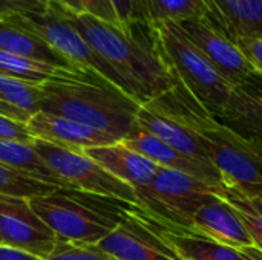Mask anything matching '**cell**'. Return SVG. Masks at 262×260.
Returning <instances> with one entry per match:
<instances>
[{"label":"cell","instance_id":"cell-14","mask_svg":"<svg viewBox=\"0 0 262 260\" xmlns=\"http://www.w3.org/2000/svg\"><path fill=\"white\" fill-rule=\"evenodd\" d=\"M186 231L206 236L238 251L255 247L239 216L223 198L200 207L190 218Z\"/></svg>","mask_w":262,"mask_h":260},{"label":"cell","instance_id":"cell-33","mask_svg":"<svg viewBox=\"0 0 262 260\" xmlns=\"http://www.w3.org/2000/svg\"><path fill=\"white\" fill-rule=\"evenodd\" d=\"M0 260H43L34 254L21 251L18 248L0 244Z\"/></svg>","mask_w":262,"mask_h":260},{"label":"cell","instance_id":"cell-5","mask_svg":"<svg viewBox=\"0 0 262 260\" xmlns=\"http://www.w3.org/2000/svg\"><path fill=\"white\" fill-rule=\"evenodd\" d=\"M152 44L175 80L213 118L221 120L233 86L184 35L177 23L160 21L149 26Z\"/></svg>","mask_w":262,"mask_h":260},{"label":"cell","instance_id":"cell-11","mask_svg":"<svg viewBox=\"0 0 262 260\" xmlns=\"http://www.w3.org/2000/svg\"><path fill=\"white\" fill-rule=\"evenodd\" d=\"M177 25L233 87L247 84L256 75V70L238 44L207 18H196Z\"/></svg>","mask_w":262,"mask_h":260},{"label":"cell","instance_id":"cell-28","mask_svg":"<svg viewBox=\"0 0 262 260\" xmlns=\"http://www.w3.org/2000/svg\"><path fill=\"white\" fill-rule=\"evenodd\" d=\"M46 260H118L92 244H78L57 239L52 253Z\"/></svg>","mask_w":262,"mask_h":260},{"label":"cell","instance_id":"cell-30","mask_svg":"<svg viewBox=\"0 0 262 260\" xmlns=\"http://www.w3.org/2000/svg\"><path fill=\"white\" fill-rule=\"evenodd\" d=\"M51 0H0V20L48 11Z\"/></svg>","mask_w":262,"mask_h":260},{"label":"cell","instance_id":"cell-25","mask_svg":"<svg viewBox=\"0 0 262 260\" xmlns=\"http://www.w3.org/2000/svg\"><path fill=\"white\" fill-rule=\"evenodd\" d=\"M221 198L236 211L243 225L249 231L255 247L262 251V199L250 198L239 192L224 188Z\"/></svg>","mask_w":262,"mask_h":260},{"label":"cell","instance_id":"cell-32","mask_svg":"<svg viewBox=\"0 0 262 260\" xmlns=\"http://www.w3.org/2000/svg\"><path fill=\"white\" fill-rule=\"evenodd\" d=\"M0 139H9V141H18L25 144H31L34 138L29 135L26 124L17 123L14 120H9L6 116L0 115Z\"/></svg>","mask_w":262,"mask_h":260},{"label":"cell","instance_id":"cell-13","mask_svg":"<svg viewBox=\"0 0 262 260\" xmlns=\"http://www.w3.org/2000/svg\"><path fill=\"white\" fill-rule=\"evenodd\" d=\"M26 129L35 139L48 141L75 152H84L86 149L120 143L109 133L63 116L46 113L43 110L37 112L26 123Z\"/></svg>","mask_w":262,"mask_h":260},{"label":"cell","instance_id":"cell-15","mask_svg":"<svg viewBox=\"0 0 262 260\" xmlns=\"http://www.w3.org/2000/svg\"><path fill=\"white\" fill-rule=\"evenodd\" d=\"M137 124L175 150L196 159L209 161L196 133L189 129L177 116V113L164 106L158 98L140 106Z\"/></svg>","mask_w":262,"mask_h":260},{"label":"cell","instance_id":"cell-31","mask_svg":"<svg viewBox=\"0 0 262 260\" xmlns=\"http://www.w3.org/2000/svg\"><path fill=\"white\" fill-rule=\"evenodd\" d=\"M235 43L243 51L249 63L253 66L256 74L262 75V38L256 37H241L236 38Z\"/></svg>","mask_w":262,"mask_h":260},{"label":"cell","instance_id":"cell-3","mask_svg":"<svg viewBox=\"0 0 262 260\" xmlns=\"http://www.w3.org/2000/svg\"><path fill=\"white\" fill-rule=\"evenodd\" d=\"M63 14L92 49L123 78L129 95L137 103L154 101L178 84L154 44L138 38L135 31H123L91 15H72L66 11Z\"/></svg>","mask_w":262,"mask_h":260},{"label":"cell","instance_id":"cell-4","mask_svg":"<svg viewBox=\"0 0 262 260\" xmlns=\"http://www.w3.org/2000/svg\"><path fill=\"white\" fill-rule=\"evenodd\" d=\"M31 208L54 231L57 239L98 245L137 208L132 204L75 188H54L29 198ZM140 208V207H138Z\"/></svg>","mask_w":262,"mask_h":260},{"label":"cell","instance_id":"cell-22","mask_svg":"<svg viewBox=\"0 0 262 260\" xmlns=\"http://www.w3.org/2000/svg\"><path fill=\"white\" fill-rule=\"evenodd\" d=\"M0 51L40 60L54 66L78 69L69 64L61 55H58L54 49H51L41 38L34 35L32 32L12 25L8 20H0Z\"/></svg>","mask_w":262,"mask_h":260},{"label":"cell","instance_id":"cell-2","mask_svg":"<svg viewBox=\"0 0 262 260\" xmlns=\"http://www.w3.org/2000/svg\"><path fill=\"white\" fill-rule=\"evenodd\" d=\"M41 87L40 110L63 116L112 135L127 138L137 127L140 103L95 72L49 81Z\"/></svg>","mask_w":262,"mask_h":260},{"label":"cell","instance_id":"cell-8","mask_svg":"<svg viewBox=\"0 0 262 260\" xmlns=\"http://www.w3.org/2000/svg\"><path fill=\"white\" fill-rule=\"evenodd\" d=\"M31 146L41 156V159L72 188L140 207L135 190L106 172L94 159L84 155V152L69 150L35 138Z\"/></svg>","mask_w":262,"mask_h":260},{"label":"cell","instance_id":"cell-19","mask_svg":"<svg viewBox=\"0 0 262 260\" xmlns=\"http://www.w3.org/2000/svg\"><path fill=\"white\" fill-rule=\"evenodd\" d=\"M149 219L157 231L161 234V238L166 241V244L181 260H244L238 250L218 244L206 236L186 230L170 228L158 224L152 218Z\"/></svg>","mask_w":262,"mask_h":260},{"label":"cell","instance_id":"cell-29","mask_svg":"<svg viewBox=\"0 0 262 260\" xmlns=\"http://www.w3.org/2000/svg\"><path fill=\"white\" fill-rule=\"evenodd\" d=\"M124 31H135L137 26L149 25L146 0H111Z\"/></svg>","mask_w":262,"mask_h":260},{"label":"cell","instance_id":"cell-34","mask_svg":"<svg viewBox=\"0 0 262 260\" xmlns=\"http://www.w3.org/2000/svg\"><path fill=\"white\" fill-rule=\"evenodd\" d=\"M239 253L244 257V260H262V251L258 250L256 247H250V248L241 250Z\"/></svg>","mask_w":262,"mask_h":260},{"label":"cell","instance_id":"cell-1","mask_svg":"<svg viewBox=\"0 0 262 260\" xmlns=\"http://www.w3.org/2000/svg\"><path fill=\"white\" fill-rule=\"evenodd\" d=\"M158 100L196 133L207 159L220 172L224 188L262 198V144L213 118L180 83Z\"/></svg>","mask_w":262,"mask_h":260},{"label":"cell","instance_id":"cell-9","mask_svg":"<svg viewBox=\"0 0 262 260\" xmlns=\"http://www.w3.org/2000/svg\"><path fill=\"white\" fill-rule=\"evenodd\" d=\"M2 244L18 248L46 260L52 253L57 236L31 208L28 198L0 195Z\"/></svg>","mask_w":262,"mask_h":260},{"label":"cell","instance_id":"cell-17","mask_svg":"<svg viewBox=\"0 0 262 260\" xmlns=\"http://www.w3.org/2000/svg\"><path fill=\"white\" fill-rule=\"evenodd\" d=\"M207 20L233 41L262 38V0H203Z\"/></svg>","mask_w":262,"mask_h":260},{"label":"cell","instance_id":"cell-20","mask_svg":"<svg viewBox=\"0 0 262 260\" xmlns=\"http://www.w3.org/2000/svg\"><path fill=\"white\" fill-rule=\"evenodd\" d=\"M0 164L55 188H72L41 159L31 144L0 139Z\"/></svg>","mask_w":262,"mask_h":260},{"label":"cell","instance_id":"cell-7","mask_svg":"<svg viewBox=\"0 0 262 260\" xmlns=\"http://www.w3.org/2000/svg\"><path fill=\"white\" fill-rule=\"evenodd\" d=\"M6 20L41 38L51 49H54L74 67L95 72L117 86L126 95H129V89L123 78L92 49V46L68 20L60 8L51 5L45 12L15 15Z\"/></svg>","mask_w":262,"mask_h":260},{"label":"cell","instance_id":"cell-27","mask_svg":"<svg viewBox=\"0 0 262 260\" xmlns=\"http://www.w3.org/2000/svg\"><path fill=\"white\" fill-rule=\"evenodd\" d=\"M51 5L58 6L68 14L91 15L94 18H98L104 23H109L112 26L123 29L111 0H51Z\"/></svg>","mask_w":262,"mask_h":260},{"label":"cell","instance_id":"cell-16","mask_svg":"<svg viewBox=\"0 0 262 260\" xmlns=\"http://www.w3.org/2000/svg\"><path fill=\"white\" fill-rule=\"evenodd\" d=\"M84 155L94 159L112 176L130 185L135 193L146 188L160 170L155 162L129 149L121 141L109 146L86 149Z\"/></svg>","mask_w":262,"mask_h":260},{"label":"cell","instance_id":"cell-21","mask_svg":"<svg viewBox=\"0 0 262 260\" xmlns=\"http://www.w3.org/2000/svg\"><path fill=\"white\" fill-rule=\"evenodd\" d=\"M41 87L0 72V115L26 124L40 112Z\"/></svg>","mask_w":262,"mask_h":260},{"label":"cell","instance_id":"cell-10","mask_svg":"<svg viewBox=\"0 0 262 260\" xmlns=\"http://www.w3.org/2000/svg\"><path fill=\"white\" fill-rule=\"evenodd\" d=\"M98 247L118 260H181L138 207L130 210Z\"/></svg>","mask_w":262,"mask_h":260},{"label":"cell","instance_id":"cell-26","mask_svg":"<svg viewBox=\"0 0 262 260\" xmlns=\"http://www.w3.org/2000/svg\"><path fill=\"white\" fill-rule=\"evenodd\" d=\"M55 187L48 185L38 179H34L25 173L12 170L0 164V195L20 196V198H34L45 193H49Z\"/></svg>","mask_w":262,"mask_h":260},{"label":"cell","instance_id":"cell-6","mask_svg":"<svg viewBox=\"0 0 262 260\" xmlns=\"http://www.w3.org/2000/svg\"><path fill=\"white\" fill-rule=\"evenodd\" d=\"M220 188L190 175L160 167L154 181L137 192L140 208L161 225L186 230L193 213L221 198Z\"/></svg>","mask_w":262,"mask_h":260},{"label":"cell","instance_id":"cell-36","mask_svg":"<svg viewBox=\"0 0 262 260\" xmlns=\"http://www.w3.org/2000/svg\"><path fill=\"white\" fill-rule=\"evenodd\" d=\"M0 244H2V239H0Z\"/></svg>","mask_w":262,"mask_h":260},{"label":"cell","instance_id":"cell-18","mask_svg":"<svg viewBox=\"0 0 262 260\" xmlns=\"http://www.w3.org/2000/svg\"><path fill=\"white\" fill-rule=\"evenodd\" d=\"M220 121L241 136L262 144V90L250 83L233 87Z\"/></svg>","mask_w":262,"mask_h":260},{"label":"cell","instance_id":"cell-23","mask_svg":"<svg viewBox=\"0 0 262 260\" xmlns=\"http://www.w3.org/2000/svg\"><path fill=\"white\" fill-rule=\"evenodd\" d=\"M0 72L12 78L21 80L25 83H29V84L43 86L49 81L72 78L81 74L83 69L60 67V66H54L40 60L0 51Z\"/></svg>","mask_w":262,"mask_h":260},{"label":"cell","instance_id":"cell-37","mask_svg":"<svg viewBox=\"0 0 262 260\" xmlns=\"http://www.w3.org/2000/svg\"><path fill=\"white\" fill-rule=\"evenodd\" d=\"M261 199H262V198H261Z\"/></svg>","mask_w":262,"mask_h":260},{"label":"cell","instance_id":"cell-12","mask_svg":"<svg viewBox=\"0 0 262 260\" xmlns=\"http://www.w3.org/2000/svg\"><path fill=\"white\" fill-rule=\"evenodd\" d=\"M129 149L138 152L140 155L146 156L152 162H155L158 167L181 172L186 175H190L206 184H210L220 190H224V182L220 175V172L209 162L203 159H196L192 156H187L173 147L167 146L157 136L150 135L144 129H141L138 124L132 130V133L121 141Z\"/></svg>","mask_w":262,"mask_h":260},{"label":"cell","instance_id":"cell-24","mask_svg":"<svg viewBox=\"0 0 262 260\" xmlns=\"http://www.w3.org/2000/svg\"><path fill=\"white\" fill-rule=\"evenodd\" d=\"M146 6L149 25L160 21L183 23L207 17L203 0H146Z\"/></svg>","mask_w":262,"mask_h":260},{"label":"cell","instance_id":"cell-35","mask_svg":"<svg viewBox=\"0 0 262 260\" xmlns=\"http://www.w3.org/2000/svg\"><path fill=\"white\" fill-rule=\"evenodd\" d=\"M250 84H253L255 87H258L259 90H262V75H259V74H256L250 81H249Z\"/></svg>","mask_w":262,"mask_h":260}]
</instances>
